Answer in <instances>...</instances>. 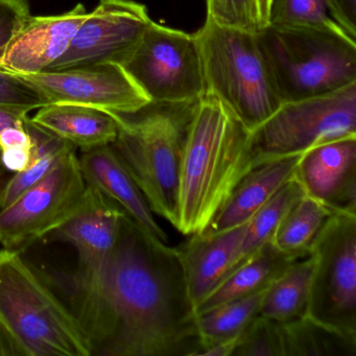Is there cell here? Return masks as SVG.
I'll return each instance as SVG.
<instances>
[{
    "instance_id": "6da1fadb",
    "label": "cell",
    "mask_w": 356,
    "mask_h": 356,
    "mask_svg": "<svg viewBox=\"0 0 356 356\" xmlns=\"http://www.w3.org/2000/svg\"><path fill=\"white\" fill-rule=\"evenodd\" d=\"M81 323L93 355L199 356L202 349L178 250L126 213L99 299Z\"/></svg>"
},
{
    "instance_id": "7a4b0ae2",
    "label": "cell",
    "mask_w": 356,
    "mask_h": 356,
    "mask_svg": "<svg viewBox=\"0 0 356 356\" xmlns=\"http://www.w3.org/2000/svg\"><path fill=\"white\" fill-rule=\"evenodd\" d=\"M251 170L249 131L218 99L204 95L185 138L176 228L184 235L201 233Z\"/></svg>"
},
{
    "instance_id": "3957f363",
    "label": "cell",
    "mask_w": 356,
    "mask_h": 356,
    "mask_svg": "<svg viewBox=\"0 0 356 356\" xmlns=\"http://www.w3.org/2000/svg\"><path fill=\"white\" fill-rule=\"evenodd\" d=\"M0 327L22 356L93 355L74 310L13 250H0Z\"/></svg>"
},
{
    "instance_id": "277c9868",
    "label": "cell",
    "mask_w": 356,
    "mask_h": 356,
    "mask_svg": "<svg viewBox=\"0 0 356 356\" xmlns=\"http://www.w3.org/2000/svg\"><path fill=\"white\" fill-rule=\"evenodd\" d=\"M205 95L216 97L249 132L283 102L258 32L229 28L209 17L195 33Z\"/></svg>"
},
{
    "instance_id": "5b68a950",
    "label": "cell",
    "mask_w": 356,
    "mask_h": 356,
    "mask_svg": "<svg viewBox=\"0 0 356 356\" xmlns=\"http://www.w3.org/2000/svg\"><path fill=\"white\" fill-rule=\"evenodd\" d=\"M197 103H151L132 115L116 114L118 134L112 147L153 213L175 227L178 222L181 160Z\"/></svg>"
},
{
    "instance_id": "8992f818",
    "label": "cell",
    "mask_w": 356,
    "mask_h": 356,
    "mask_svg": "<svg viewBox=\"0 0 356 356\" xmlns=\"http://www.w3.org/2000/svg\"><path fill=\"white\" fill-rule=\"evenodd\" d=\"M283 103L356 84V42L320 31L266 26L258 32Z\"/></svg>"
},
{
    "instance_id": "52a82bcc",
    "label": "cell",
    "mask_w": 356,
    "mask_h": 356,
    "mask_svg": "<svg viewBox=\"0 0 356 356\" xmlns=\"http://www.w3.org/2000/svg\"><path fill=\"white\" fill-rule=\"evenodd\" d=\"M356 136V84L322 97L286 102L250 132L253 168Z\"/></svg>"
},
{
    "instance_id": "ba28073f",
    "label": "cell",
    "mask_w": 356,
    "mask_h": 356,
    "mask_svg": "<svg viewBox=\"0 0 356 356\" xmlns=\"http://www.w3.org/2000/svg\"><path fill=\"white\" fill-rule=\"evenodd\" d=\"M122 66L151 103L186 105L205 95L195 34L152 22Z\"/></svg>"
},
{
    "instance_id": "9c48e42d",
    "label": "cell",
    "mask_w": 356,
    "mask_h": 356,
    "mask_svg": "<svg viewBox=\"0 0 356 356\" xmlns=\"http://www.w3.org/2000/svg\"><path fill=\"white\" fill-rule=\"evenodd\" d=\"M309 255L312 274L307 316L356 337V214L333 213Z\"/></svg>"
},
{
    "instance_id": "30bf717a",
    "label": "cell",
    "mask_w": 356,
    "mask_h": 356,
    "mask_svg": "<svg viewBox=\"0 0 356 356\" xmlns=\"http://www.w3.org/2000/svg\"><path fill=\"white\" fill-rule=\"evenodd\" d=\"M87 187L72 149L47 177L0 209V245L22 252L55 232L80 209Z\"/></svg>"
},
{
    "instance_id": "8fae6325",
    "label": "cell",
    "mask_w": 356,
    "mask_h": 356,
    "mask_svg": "<svg viewBox=\"0 0 356 356\" xmlns=\"http://www.w3.org/2000/svg\"><path fill=\"white\" fill-rule=\"evenodd\" d=\"M124 214L111 200L88 186L80 209L53 233L56 238L70 243L78 253L74 312L80 321L99 299Z\"/></svg>"
},
{
    "instance_id": "7c38bea8",
    "label": "cell",
    "mask_w": 356,
    "mask_h": 356,
    "mask_svg": "<svg viewBox=\"0 0 356 356\" xmlns=\"http://www.w3.org/2000/svg\"><path fill=\"white\" fill-rule=\"evenodd\" d=\"M153 20L133 0H101L76 31L67 51L47 72L95 64L122 65Z\"/></svg>"
},
{
    "instance_id": "4fadbf2b",
    "label": "cell",
    "mask_w": 356,
    "mask_h": 356,
    "mask_svg": "<svg viewBox=\"0 0 356 356\" xmlns=\"http://www.w3.org/2000/svg\"><path fill=\"white\" fill-rule=\"evenodd\" d=\"M22 76L43 93L49 104L86 106L118 115H132L151 104L126 70L118 63Z\"/></svg>"
},
{
    "instance_id": "5bb4252c",
    "label": "cell",
    "mask_w": 356,
    "mask_h": 356,
    "mask_svg": "<svg viewBox=\"0 0 356 356\" xmlns=\"http://www.w3.org/2000/svg\"><path fill=\"white\" fill-rule=\"evenodd\" d=\"M293 177L306 195L335 213L356 214V136L308 149L300 156Z\"/></svg>"
},
{
    "instance_id": "9a60e30c",
    "label": "cell",
    "mask_w": 356,
    "mask_h": 356,
    "mask_svg": "<svg viewBox=\"0 0 356 356\" xmlns=\"http://www.w3.org/2000/svg\"><path fill=\"white\" fill-rule=\"evenodd\" d=\"M87 15L86 8L80 3L61 15L31 16L0 67L22 76L47 72L67 51Z\"/></svg>"
},
{
    "instance_id": "2e32d148",
    "label": "cell",
    "mask_w": 356,
    "mask_h": 356,
    "mask_svg": "<svg viewBox=\"0 0 356 356\" xmlns=\"http://www.w3.org/2000/svg\"><path fill=\"white\" fill-rule=\"evenodd\" d=\"M79 161L88 186L111 200L145 232L168 243V235L111 145L82 151Z\"/></svg>"
},
{
    "instance_id": "e0dca14e",
    "label": "cell",
    "mask_w": 356,
    "mask_h": 356,
    "mask_svg": "<svg viewBox=\"0 0 356 356\" xmlns=\"http://www.w3.org/2000/svg\"><path fill=\"white\" fill-rule=\"evenodd\" d=\"M245 227V224L213 234L195 233L177 248L195 309L230 272Z\"/></svg>"
},
{
    "instance_id": "ac0fdd59",
    "label": "cell",
    "mask_w": 356,
    "mask_h": 356,
    "mask_svg": "<svg viewBox=\"0 0 356 356\" xmlns=\"http://www.w3.org/2000/svg\"><path fill=\"white\" fill-rule=\"evenodd\" d=\"M300 156L266 162L250 170L237 183L201 233L213 234L247 224L248 220L295 176Z\"/></svg>"
},
{
    "instance_id": "d6986e66",
    "label": "cell",
    "mask_w": 356,
    "mask_h": 356,
    "mask_svg": "<svg viewBox=\"0 0 356 356\" xmlns=\"http://www.w3.org/2000/svg\"><path fill=\"white\" fill-rule=\"evenodd\" d=\"M31 120L82 151L112 145L118 134L116 114L86 106L49 104Z\"/></svg>"
},
{
    "instance_id": "ffe728a7",
    "label": "cell",
    "mask_w": 356,
    "mask_h": 356,
    "mask_svg": "<svg viewBox=\"0 0 356 356\" xmlns=\"http://www.w3.org/2000/svg\"><path fill=\"white\" fill-rule=\"evenodd\" d=\"M296 260L297 258L277 249L272 241L266 243L231 272L195 308V314H201L231 300L266 291Z\"/></svg>"
},
{
    "instance_id": "44dd1931",
    "label": "cell",
    "mask_w": 356,
    "mask_h": 356,
    "mask_svg": "<svg viewBox=\"0 0 356 356\" xmlns=\"http://www.w3.org/2000/svg\"><path fill=\"white\" fill-rule=\"evenodd\" d=\"M268 26L320 31L356 42L355 24L343 16L334 0H270Z\"/></svg>"
},
{
    "instance_id": "7402d4cb",
    "label": "cell",
    "mask_w": 356,
    "mask_h": 356,
    "mask_svg": "<svg viewBox=\"0 0 356 356\" xmlns=\"http://www.w3.org/2000/svg\"><path fill=\"white\" fill-rule=\"evenodd\" d=\"M312 274V256L296 260L264 291L259 316L283 325L307 316Z\"/></svg>"
},
{
    "instance_id": "603a6c76",
    "label": "cell",
    "mask_w": 356,
    "mask_h": 356,
    "mask_svg": "<svg viewBox=\"0 0 356 356\" xmlns=\"http://www.w3.org/2000/svg\"><path fill=\"white\" fill-rule=\"evenodd\" d=\"M333 212L321 202L303 195L279 222L272 243L283 253L300 259L310 250Z\"/></svg>"
},
{
    "instance_id": "cb8c5ba5",
    "label": "cell",
    "mask_w": 356,
    "mask_h": 356,
    "mask_svg": "<svg viewBox=\"0 0 356 356\" xmlns=\"http://www.w3.org/2000/svg\"><path fill=\"white\" fill-rule=\"evenodd\" d=\"M26 128L34 141V157L26 170L15 172L1 187L0 209L13 203L22 193L42 180L70 149H76L67 141L33 122L31 118L26 122Z\"/></svg>"
},
{
    "instance_id": "d4e9b609",
    "label": "cell",
    "mask_w": 356,
    "mask_h": 356,
    "mask_svg": "<svg viewBox=\"0 0 356 356\" xmlns=\"http://www.w3.org/2000/svg\"><path fill=\"white\" fill-rule=\"evenodd\" d=\"M264 291L231 300L197 314V327L202 349L226 341H238L249 325L259 316Z\"/></svg>"
},
{
    "instance_id": "484cf974",
    "label": "cell",
    "mask_w": 356,
    "mask_h": 356,
    "mask_svg": "<svg viewBox=\"0 0 356 356\" xmlns=\"http://www.w3.org/2000/svg\"><path fill=\"white\" fill-rule=\"evenodd\" d=\"M303 195H305L303 188L295 177H293L248 220L237 250L234 264L229 274L249 259L266 243L272 241L275 231L283 216Z\"/></svg>"
},
{
    "instance_id": "4316f807",
    "label": "cell",
    "mask_w": 356,
    "mask_h": 356,
    "mask_svg": "<svg viewBox=\"0 0 356 356\" xmlns=\"http://www.w3.org/2000/svg\"><path fill=\"white\" fill-rule=\"evenodd\" d=\"M283 330L286 356H356V337L329 328L308 316L283 325Z\"/></svg>"
},
{
    "instance_id": "83f0119b",
    "label": "cell",
    "mask_w": 356,
    "mask_h": 356,
    "mask_svg": "<svg viewBox=\"0 0 356 356\" xmlns=\"http://www.w3.org/2000/svg\"><path fill=\"white\" fill-rule=\"evenodd\" d=\"M232 356H286L283 325L258 316L239 337Z\"/></svg>"
},
{
    "instance_id": "f1b7e54d",
    "label": "cell",
    "mask_w": 356,
    "mask_h": 356,
    "mask_svg": "<svg viewBox=\"0 0 356 356\" xmlns=\"http://www.w3.org/2000/svg\"><path fill=\"white\" fill-rule=\"evenodd\" d=\"M207 17L229 28L259 32L258 0H207Z\"/></svg>"
},
{
    "instance_id": "f546056e",
    "label": "cell",
    "mask_w": 356,
    "mask_h": 356,
    "mask_svg": "<svg viewBox=\"0 0 356 356\" xmlns=\"http://www.w3.org/2000/svg\"><path fill=\"white\" fill-rule=\"evenodd\" d=\"M49 105L43 93L22 74L0 67V106L30 113Z\"/></svg>"
},
{
    "instance_id": "4dcf8cb0",
    "label": "cell",
    "mask_w": 356,
    "mask_h": 356,
    "mask_svg": "<svg viewBox=\"0 0 356 356\" xmlns=\"http://www.w3.org/2000/svg\"><path fill=\"white\" fill-rule=\"evenodd\" d=\"M31 16L28 0H0V63Z\"/></svg>"
},
{
    "instance_id": "1f68e13d",
    "label": "cell",
    "mask_w": 356,
    "mask_h": 356,
    "mask_svg": "<svg viewBox=\"0 0 356 356\" xmlns=\"http://www.w3.org/2000/svg\"><path fill=\"white\" fill-rule=\"evenodd\" d=\"M29 118V112L0 106V133L9 127L22 126Z\"/></svg>"
},
{
    "instance_id": "d6a6232c",
    "label": "cell",
    "mask_w": 356,
    "mask_h": 356,
    "mask_svg": "<svg viewBox=\"0 0 356 356\" xmlns=\"http://www.w3.org/2000/svg\"><path fill=\"white\" fill-rule=\"evenodd\" d=\"M0 356H22L17 346L0 327Z\"/></svg>"
},
{
    "instance_id": "836d02e7",
    "label": "cell",
    "mask_w": 356,
    "mask_h": 356,
    "mask_svg": "<svg viewBox=\"0 0 356 356\" xmlns=\"http://www.w3.org/2000/svg\"><path fill=\"white\" fill-rule=\"evenodd\" d=\"M337 7L351 24L356 26V0H334Z\"/></svg>"
},
{
    "instance_id": "e575fe53",
    "label": "cell",
    "mask_w": 356,
    "mask_h": 356,
    "mask_svg": "<svg viewBox=\"0 0 356 356\" xmlns=\"http://www.w3.org/2000/svg\"><path fill=\"white\" fill-rule=\"evenodd\" d=\"M270 0H258L259 7L260 18H261L262 29L268 26V8H270Z\"/></svg>"
},
{
    "instance_id": "d590c367",
    "label": "cell",
    "mask_w": 356,
    "mask_h": 356,
    "mask_svg": "<svg viewBox=\"0 0 356 356\" xmlns=\"http://www.w3.org/2000/svg\"><path fill=\"white\" fill-rule=\"evenodd\" d=\"M3 163H1V160H0V191H1V187H3Z\"/></svg>"
}]
</instances>
